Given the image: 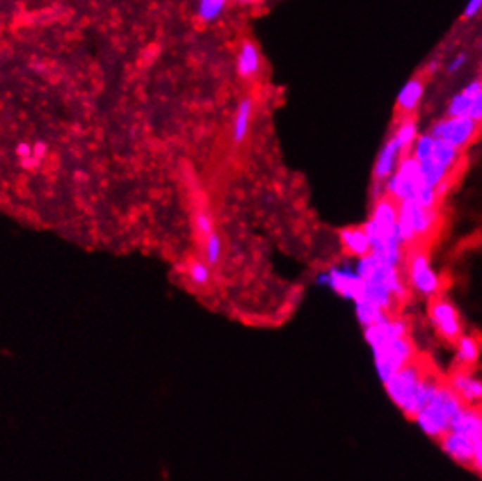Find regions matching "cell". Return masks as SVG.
<instances>
[{"instance_id": "1", "label": "cell", "mask_w": 482, "mask_h": 481, "mask_svg": "<svg viewBox=\"0 0 482 481\" xmlns=\"http://www.w3.org/2000/svg\"><path fill=\"white\" fill-rule=\"evenodd\" d=\"M463 408L465 403L452 392L448 383H442L433 399L423 410H419L412 420L425 436L438 441L451 429V422Z\"/></svg>"}, {"instance_id": "2", "label": "cell", "mask_w": 482, "mask_h": 481, "mask_svg": "<svg viewBox=\"0 0 482 481\" xmlns=\"http://www.w3.org/2000/svg\"><path fill=\"white\" fill-rule=\"evenodd\" d=\"M405 282L414 294L425 299L440 296L442 277L435 271L429 254L421 245L407 249L405 252Z\"/></svg>"}, {"instance_id": "3", "label": "cell", "mask_w": 482, "mask_h": 481, "mask_svg": "<svg viewBox=\"0 0 482 481\" xmlns=\"http://www.w3.org/2000/svg\"><path fill=\"white\" fill-rule=\"evenodd\" d=\"M315 285L322 289H331L334 294L351 303L362 298V291H364V280L355 268V259L348 258V256L344 261L318 271L315 275Z\"/></svg>"}, {"instance_id": "4", "label": "cell", "mask_w": 482, "mask_h": 481, "mask_svg": "<svg viewBox=\"0 0 482 481\" xmlns=\"http://www.w3.org/2000/svg\"><path fill=\"white\" fill-rule=\"evenodd\" d=\"M426 364L423 361L414 359L409 364H405L404 368L397 371L390 380H386L383 385H385L386 396L390 397L391 403L402 411V413L407 417L409 410H411L412 399H414L416 392L419 389V383L425 378Z\"/></svg>"}, {"instance_id": "5", "label": "cell", "mask_w": 482, "mask_h": 481, "mask_svg": "<svg viewBox=\"0 0 482 481\" xmlns=\"http://www.w3.org/2000/svg\"><path fill=\"white\" fill-rule=\"evenodd\" d=\"M371 354L372 361H374L376 375H378L379 382L385 383L400 368L416 359V345L412 343L411 336H398L379 349L371 350Z\"/></svg>"}, {"instance_id": "6", "label": "cell", "mask_w": 482, "mask_h": 481, "mask_svg": "<svg viewBox=\"0 0 482 481\" xmlns=\"http://www.w3.org/2000/svg\"><path fill=\"white\" fill-rule=\"evenodd\" d=\"M421 184H425V180H423L419 163L411 153H407L402 156L397 170L386 179L385 193L398 204V201L412 200Z\"/></svg>"}, {"instance_id": "7", "label": "cell", "mask_w": 482, "mask_h": 481, "mask_svg": "<svg viewBox=\"0 0 482 481\" xmlns=\"http://www.w3.org/2000/svg\"><path fill=\"white\" fill-rule=\"evenodd\" d=\"M481 128L482 125L474 121L469 115H463V118L444 115V118L438 119V121H435L430 126L429 133L435 137V139L451 144L456 149L465 151L477 139V135L481 133Z\"/></svg>"}, {"instance_id": "8", "label": "cell", "mask_w": 482, "mask_h": 481, "mask_svg": "<svg viewBox=\"0 0 482 481\" xmlns=\"http://www.w3.org/2000/svg\"><path fill=\"white\" fill-rule=\"evenodd\" d=\"M429 319L438 338L445 343H455L463 335V322L458 308L448 298L437 296L430 299Z\"/></svg>"}, {"instance_id": "9", "label": "cell", "mask_w": 482, "mask_h": 481, "mask_svg": "<svg viewBox=\"0 0 482 481\" xmlns=\"http://www.w3.org/2000/svg\"><path fill=\"white\" fill-rule=\"evenodd\" d=\"M409 332H411V322L391 313L385 320L364 327V338L369 349L374 350L385 345L390 339L398 338V336H409Z\"/></svg>"}, {"instance_id": "10", "label": "cell", "mask_w": 482, "mask_h": 481, "mask_svg": "<svg viewBox=\"0 0 482 481\" xmlns=\"http://www.w3.org/2000/svg\"><path fill=\"white\" fill-rule=\"evenodd\" d=\"M448 385L465 403V406H482V378H477L470 370L459 368L449 376Z\"/></svg>"}, {"instance_id": "11", "label": "cell", "mask_w": 482, "mask_h": 481, "mask_svg": "<svg viewBox=\"0 0 482 481\" xmlns=\"http://www.w3.org/2000/svg\"><path fill=\"white\" fill-rule=\"evenodd\" d=\"M438 444H440V450L444 451L452 462L463 466V468H470V466H472L476 441L470 439L469 436H465V434L462 432H456V430H448V432L438 439Z\"/></svg>"}, {"instance_id": "12", "label": "cell", "mask_w": 482, "mask_h": 481, "mask_svg": "<svg viewBox=\"0 0 482 481\" xmlns=\"http://www.w3.org/2000/svg\"><path fill=\"white\" fill-rule=\"evenodd\" d=\"M409 212H411V223L416 235V242H418V245H423L437 231L438 224H440V212H438V207H421L414 200H409Z\"/></svg>"}, {"instance_id": "13", "label": "cell", "mask_w": 482, "mask_h": 481, "mask_svg": "<svg viewBox=\"0 0 482 481\" xmlns=\"http://www.w3.org/2000/svg\"><path fill=\"white\" fill-rule=\"evenodd\" d=\"M425 79L421 75H414L409 79L398 92L397 100H395V108L400 115H412L418 107L421 106V100L425 96Z\"/></svg>"}, {"instance_id": "14", "label": "cell", "mask_w": 482, "mask_h": 481, "mask_svg": "<svg viewBox=\"0 0 482 481\" xmlns=\"http://www.w3.org/2000/svg\"><path fill=\"white\" fill-rule=\"evenodd\" d=\"M339 244L348 258H362L371 252V242H369L367 231L364 226H346L338 233Z\"/></svg>"}, {"instance_id": "15", "label": "cell", "mask_w": 482, "mask_h": 481, "mask_svg": "<svg viewBox=\"0 0 482 481\" xmlns=\"http://www.w3.org/2000/svg\"><path fill=\"white\" fill-rule=\"evenodd\" d=\"M402 156L404 154L395 146L393 140L388 139L381 146V149H379L378 156H376L374 166H372V180H376V182H386L388 177L397 170Z\"/></svg>"}, {"instance_id": "16", "label": "cell", "mask_w": 482, "mask_h": 481, "mask_svg": "<svg viewBox=\"0 0 482 481\" xmlns=\"http://www.w3.org/2000/svg\"><path fill=\"white\" fill-rule=\"evenodd\" d=\"M262 68V56L255 42L243 41L236 58V72L241 79H253L260 74Z\"/></svg>"}, {"instance_id": "17", "label": "cell", "mask_w": 482, "mask_h": 481, "mask_svg": "<svg viewBox=\"0 0 482 481\" xmlns=\"http://www.w3.org/2000/svg\"><path fill=\"white\" fill-rule=\"evenodd\" d=\"M253 118V99L245 96L238 104L236 112L233 115V125H231V142L233 146H241L250 133Z\"/></svg>"}, {"instance_id": "18", "label": "cell", "mask_w": 482, "mask_h": 481, "mask_svg": "<svg viewBox=\"0 0 482 481\" xmlns=\"http://www.w3.org/2000/svg\"><path fill=\"white\" fill-rule=\"evenodd\" d=\"M452 345H455L456 349L455 361L458 368L470 370V368L476 366V364L479 363L482 354V342L476 335H465V332H463Z\"/></svg>"}, {"instance_id": "19", "label": "cell", "mask_w": 482, "mask_h": 481, "mask_svg": "<svg viewBox=\"0 0 482 481\" xmlns=\"http://www.w3.org/2000/svg\"><path fill=\"white\" fill-rule=\"evenodd\" d=\"M449 430L465 434L474 441L482 439V410L481 408L465 406L451 422Z\"/></svg>"}, {"instance_id": "20", "label": "cell", "mask_w": 482, "mask_h": 481, "mask_svg": "<svg viewBox=\"0 0 482 481\" xmlns=\"http://www.w3.org/2000/svg\"><path fill=\"white\" fill-rule=\"evenodd\" d=\"M482 89L481 79H474L463 89H459L458 93L449 99L448 107H445V115H451V118H463V115H469L470 106H472L474 96L477 95Z\"/></svg>"}, {"instance_id": "21", "label": "cell", "mask_w": 482, "mask_h": 481, "mask_svg": "<svg viewBox=\"0 0 482 481\" xmlns=\"http://www.w3.org/2000/svg\"><path fill=\"white\" fill-rule=\"evenodd\" d=\"M419 135V126L416 118L412 115H400V121L397 123V126L391 132L390 139L393 140L395 146L400 149L402 154H407L411 151L412 144L418 139Z\"/></svg>"}, {"instance_id": "22", "label": "cell", "mask_w": 482, "mask_h": 481, "mask_svg": "<svg viewBox=\"0 0 482 481\" xmlns=\"http://www.w3.org/2000/svg\"><path fill=\"white\" fill-rule=\"evenodd\" d=\"M442 383L444 382H442L440 376H438L437 373H433V371H426L425 378L421 380L418 392H416L414 399H412L411 410H409V415H407L409 418L414 417L419 410H423V408H425L426 404L433 399L435 394H437V390L440 389Z\"/></svg>"}, {"instance_id": "23", "label": "cell", "mask_w": 482, "mask_h": 481, "mask_svg": "<svg viewBox=\"0 0 482 481\" xmlns=\"http://www.w3.org/2000/svg\"><path fill=\"white\" fill-rule=\"evenodd\" d=\"M355 306V317L360 322L362 327H367V325L376 324V322L385 320L386 317H390L391 313H388L386 310H383L381 306L376 305V303L369 301L365 298H358L357 301H353Z\"/></svg>"}, {"instance_id": "24", "label": "cell", "mask_w": 482, "mask_h": 481, "mask_svg": "<svg viewBox=\"0 0 482 481\" xmlns=\"http://www.w3.org/2000/svg\"><path fill=\"white\" fill-rule=\"evenodd\" d=\"M433 160L442 165L444 168H448L449 172H455L458 170V166L462 165L463 160V151L456 149L451 144L444 142V140L435 139V147H433Z\"/></svg>"}, {"instance_id": "25", "label": "cell", "mask_w": 482, "mask_h": 481, "mask_svg": "<svg viewBox=\"0 0 482 481\" xmlns=\"http://www.w3.org/2000/svg\"><path fill=\"white\" fill-rule=\"evenodd\" d=\"M227 2L229 0H198V9H196V16L201 23L210 25L220 20V16L226 11Z\"/></svg>"}, {"instance_id": "26", "label": "cell", "mask_w": 482, "mask_h": 481, "mask_svg": "<svg viewBox=\"0 0 482 481\" xmlns=\"http://www.w3.org/2000/svg\"><path fill=\"white\" fill-rule=\"evenodd\" d=\"M419 168H421V175L423 180L426 184H430L432 187H437L442 180L449 179V177H455V172H449L448 168H444L442 165H438L433 158L430 160H425L419 163Z\"/></svg>"}, {"instance_id": "27", "label": "cell", "mask_w": 482, "mask_h": 481, "mask_svg": "<svg viewBox=\"0 0 482 481\" xmlns=\"http://www.w3.org/2000/svg\"><path fill=\"white\" fill-rule=\"evenodd\" d=\"M222 252H224L222 238H220V235L217 233V231H212V233L205 238V247H203L205 261L208 263L212 268L219 266L220 259H222Z\"/></svg>"}, {"instance_id": "28", "label": "cell", "mask_w": 482, "mask_h": 481, "mask_svg": "<svg viewBox=\"0 0 482 481\" xmlns=\"http://www.w3.org/2000/svg\"><path fill=\"white\" fill-rule=\"evenodd\" d=\"M187 277L194 285L205 287L212 278V266L205 259H191L189 266H187Z\"/></svg>"}, {"instance_id": "29", "label": "cell", "mask_w": 482, "mask_h": 481, "mask_svg": "<svg viewBox=\"0 0 482 481\" xmlns=\"http://www.w3.org/2000/svg\"><path fill=\"white\" fill-rule=\"evenodd\" d=\"M433 147H435V137L430 135L429 132L419 133L418 139L414 140V144H412L409 153L418 160V163H421L425 160H430V158H433Z\"/></svg>"}, {"instance_id": "30", "label": "cell", "mask_w": 482, "mask_h": 481, "mask_svg": "<svg viewBox=\"0 0 482 481\" xmlns=\"http://www.w3.org/2000/svg\"><path fill=\"white\" fill-rule=\"evenodd\" d=\"M412 200H414L418 205H421V207H426V208H435L440 205V200H438L437 193H435V187H432L426 182L421 184V187L416 191Z\"/></svg>"}, {"instance_id": "31", "label": "cell", "mask_w": 482, "mask_h": 481, "mask_svg": "<svg viewBox=\"0 0 482 481\" xmlns=\"http://www.w3.org/2000/svg\"><path fill=\"white\" fill-rule=\"evenodd\" d=\"M194 224H196V231H198V235L201 238H206L210 233H212V231H215L212 215H210V212L206 211V208H198V211H196Z\"/></svg>"}, {"instance_id": "32", "label": "cell", "mask_w": 482, "mask_h": 481, "mask_svg": "<svg viewBox=\"0 0 482 481\" xmlns=\"http://www.w3.org/2000/svg\"><path fill=\"white\" fill-rule=\"evenodd\" d=\"M469 118H472L474 121H477L479 125H482V89L474 96L472 106H470L469 111Z\"/></svg>"}, {"instance_id": "33", "label": "cell", "mask_w": 482, "mask_h": 481, "mask_svg": "<svg viewBox=\"0 0 482 481\" xmlns=\"http://www.w3.org/2000/svg\"><path fill=\"white\" fill-rule=\"evenodd\" d=\"M467 60H469L467 53L456 54V56L448 63V67H445V72H448V74H456V72H459L463 67H465Z\"/></svg>"}, {"instance_id": "34", "label": "cell", "mask_w": 482, "mask_h": 481, "mask_svg": "<svg viewBox=\"0 0 482 481\" xmlns=\"http://www.w3.org/2000/svg\"><path fill=\"white\" fill-rule=\"evenodd\" d=\"M482 11V0H469L465 4V9H463V18L465 20H472L476 18Z\"/></svg>"}, {"instance_id": "35", "label": "cell", "mask_w": 482, "mask_h": 481, "mask_svg": "<svg viewBox=\"0 0 482 481\" xmlns=\"http://www.w3.org/2000/svg\"><path fill=\"white\" fill-rule=\"evenodd\" d=\"M470 469L477 471L482 476V439L476 441V446H474V458Z\"/></svg>"}, {"instance_id": "36", "label": "cell", "mask_w": 482, "mask_h": 481, "mask_svg": "<svg viewBox=\"0 0 482 481\" xmlns=\"http://www.w3.org/2000/svg\"><path fill=\"white\" fill-rule=\"evenodd\" d=\"M452 186H455V177H449V179H445V180H442L440 184H438L437 187H435V193H437V196H438V200H444L445 196H448L449 193H451V189H452Z\"/></svg>"}, {"instance_id": "37", "label": "cell", "mask_w": 482, "mask_h": 481, "mask_svg": "<svg viewBox=\"0 0 482 481\" xmlns=\"http://www.w3.org/2000/svg\"><path fill=\"white\" fill-rule=\"evenodd\" d=\"M16 154L21 158V160H27V158H30L32 154H34V151H32V147L28 146V144L21 142L16 146Z\"/></svg>"}, {"instance_id": "38", "label": "cell", "mask_w": 482, "mask_h": 481, "mask_svg": "<svg viewBox=\"0 0 482 481\" xmlns=\"http://www.w3.org/2000/svg\"><path fill=\"white\" fill-rule=\"evenodd\" d=\"M438 67H440V63H438V60H430L429 63H426L425 72H426V74H433V72H437V70H438Z\"/></svg>"}, {"instance_id": "39", "label": "cell", "mask_w": 482, "mask_h": 481, "mask_svg": "<svg viewBox=\"0 0 482 481\" xmlns=\"http://www.w3.org/2000/svg\"><path fill=\"white\" fill-rule=\"evenodd\" d=\"M240 4H255V2H259V0H238Z\"/></svg>"}, {"instance_id": "40", "label": "cell", "mask_w": 482, "mask_h": 481, "mask_svg": "<svg viewBox=\"0 0 482 481\" xmlns=\"http://www.w3.org/2000/svg\"><path fill=\"white\" fill-rule=\"evenodd\" d=\"M481 82H482V79H481Z\"/></svg>"}]
</instances>
